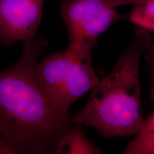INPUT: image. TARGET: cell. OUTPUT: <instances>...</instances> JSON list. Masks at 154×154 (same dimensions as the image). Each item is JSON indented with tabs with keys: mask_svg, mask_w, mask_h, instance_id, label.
<instances>
[{
	"mask_svg": "<svg viewBox=\"0 0 154 154\" xmlns=\"http://www.w3.org/2000/svg\"><path fill=\"white\" fill-rule=\"evenodd\" d=\"M47 44L46 38L36 34L24 44L18 60L0 70V135L14 153H54L76 125L38 82L36 66Z\"/></svg>",
	"mask_w": 154,
	"mask_h": 154,
	"instance_id": "6da1fadb",
	"label": "cell"
},
{
	"mask_svg": "<svg viewBox=\"0 0 154 154\" xmlns=\"http://www.w3.org/2000/svg\"><path fill=\"white\" fill-rule=\"evenodd\" d=\"M152 39L136 26L132 43L115 66L91 90L85 107L73 117L75 124L91 127L107 138L137 134L144 119L140 105L139 63Z\"/></svg>",
	"mask_w": 154,
	"mask_h": 154,
	"instance_id": "7a4b0ae2",
	"label": "cell"
},
{
	"mask_svg": "<svg viewBox=\"0 0 154 154\" xmlns=\"http://www.w3.org/2000/svg\"><path fill=\"white\" fill-rule=\"evenodd\" d=\"M42 89L59 110L69 113L74 103L91 91L101 79L92 64V52L68 47L47 56L36 66Z\"/></svg>",
	"mask_w": 154,
	"mask_h": 154,
	"instance_id": "3957f363",
	"label": "cell"
},
{
	"mask_svg": "<svg viewBox=\"0 0 154 154\" xmlns=\"http://www.w3.org/2000/svg\"><path fill=\"white\" fill-rule=\"evenodd\" d=\"M110 0H63L59 14L69 35V47L93 52L97 38L122 16Z\"/></svg>",
	"mask_w": 154,
	"mask_h": 154,
	"instance_id": "277c9868",
	"label": "cell"
},
{
	"mask_svg": "<svg viewBox=\"0 0 154 154\" xmlns=\"http://www.w3.org/2000/svg\"><path fill=\"white\" fill-rule=\"evenodd\" d=\"M45 0H0V44L28 42L41 24Z\"/></svg>",
	"mask_w": 154,
	"mask_h": 154,
	"instance_id": "5b68a950",
	"label": "cell"
},
{
	"mask_svg": "<svg viewBox=\"0 0 154 154\" xmlns=\"http://www.w3.org/2000/svg\"><path fill=\"white\" fill-rule=\"evenodd\" d=\"M54 153L98 154L102 152L88 139L82 126L76 124L61 140Z\"/></svg>",
	"mask_w": 154,
	"mask_h": 154,
	"instance_id": "8992f818",
	"label": "cell"
},
{
	"mask_svg": "<svg viewBox=\"0 0 154 154\" xmlns=\"http://www.w3.org/2000/svg\"><path fill=\"white\" fill-rule=\"evenodd\" d=\"M123 153L154 154V111L144 121L142 128L135 135Z\"/></svg>",
	"mask_w": 154,
	"mask_h": 154,
	"instance_id": "52a82bcc",
	"label": "cell"
},
{
	"mask_svg": "<svg viewBox=\"0 0 154 154\" xmlns=\"http://www.w3.org/2000/svg\"><path fill=\"white\" fill-rule=\"evenodd\" d=\"M128 19L137 27L154 32V0H147L134 5Z\"/></svg>",
	"mask_w": 154,
	"mask_h": 154,
	"instance_id": "ba28073f",
	"label": "cell"
},
{
	"mask_svg": "<svg viewBox=\"0 0 154 154\" xmlns=\"http://www.w3.org/2000/svg\"><path fill=\"white\" fill-rule=\"evenodd\" d=\"M146 59L149 63L150 69L151 72V81H152V87L151 92L152 96L154 99V44H151V46L148 48L145 52Z\"/></svg>",
	"mask_w": 154,
	"mask_h": 154,
	"instance_id": "9c48e42d",
	"label": "cell"
},
{
	"mask_svg": "<svg viewBox=\"0 0 154 154\" xmlns=\"http://www.w3.org/2000/svg\"><path fill=\"white\" fill-rule=\"evenodd\" d=\"M110 1L116 7H120V6L128 5H138V4L143 2L145 1H147V0H110Z\"/></svg>",
	"mask_w": 154,
	"mask_h": 154,
	"instance_id": "30bf717a",
	"label": "cell"
},
{
	"mask_svg": "<svg viewBox=\"0 0 154 154\" xmlns=\"http://www.w3.org/2000/svg\"><path fill=\"white\" fill-rule=\"evenodd\" d=\"M0 153H14V150L0 135Z\"/></svg>",
	"mask_w": 154,
	"mask_h": 154,
	"instance_id": "8fae6325",
	"label": "cell"
}]
</instances>
